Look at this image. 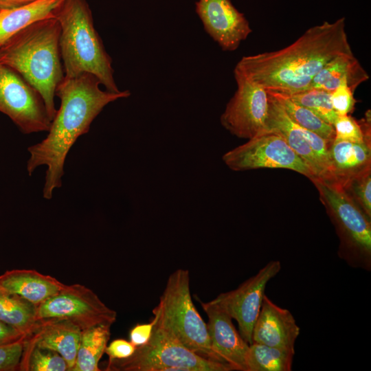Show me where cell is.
I'll return each instance as SVG.
<instances>
[{"instance_id":"1","label":"cell","mask_w":371,"mask_h":371,"mask_svg":"<svg viewBox=\"0 0 371 371\" xmlns=\"http://www.w3.org/2000/svg\"><path fill=\"white\" fill-rule=\"evenodd\" d=\"M99 79L90 73L64 77L55 95L60 105L51 122L47 136L27 148L26 168L30 176L40 166H46L43 197L52 198L61 187L67 156L81 135L89 132L95 118L108 104L131 95L128 90L111 92L100 89Z\"/></svg>"},{"instance_id":"2","label":"cell","mask_w":371,"mask_h":371,"mask_svg":"<svg viewBox=\"0 0 371 371\" xmlns=\"http://www.w3.org/2000/svg\"><path fill=\"white\" fill-rule=\"evenodd\" d=\"M350 53L341 17L311 27L282 49L243 56L234 71L268 91L293 93L308 89L329 60Z\"/></svg>"},{"instance_id":"3","label":"cell","mask_w":371,"mask_h":371,"mask_svg":"<svg viewBox=\"0 0 371 371\" xmlns=\"http://www.w3.org/2000/svg\"><path fill=\"white\" fill-rule=\"evenodd\" d=\"M60 27L54 17L35 21L0 47V62L19 73L42 96L51 120L57 86L65 77Z\"/></svg>"},{"instance_id":"4","label":"cell","mask_w":371,"mask_h":371,"mask_svg":"<svg viewBox=\"0 0 371 371\" xmlns=\"http://www.w3.org/2000/svg\"><path fill=\"white\" fill-rule=\"evenodd\" d=\"M60 27V47L65 76L95 75L106 90L120 92L113 77L112 58L94 27L87 0H61L54 10Z\"/></svg>"},{"instance_id":"5","label":"cell","mask_w":371,"mask_h":371,"mask_svg":"<svg viewBox=\"0 0 371 371\" xmlns=\"http://www.w3.org/2000/svg\"><path fill=\"white\" fill-rule=\"evenodd\" d=\"M153 313L155 326L201 357L222 362L212 349L207 323L193 304L188 269H178L169 276Z\"/></svg>"},{"instance_id":"6","label":"cell","mask_w":371,"mask_h":371,"mask_svg":"<svg viewBox=\"0 0 371 371\" xmlns=\"http://www.w3.org/2000/svg\"><path fill=\"white\" fill-rule=\"evenodd\" d=\"M339 238L340 259L350 267L371 271V218L337 183L313 181Z\"/></svg>"},{"instance_id":"7","label":"cell","mask_w":371,"mask_h":371,"mask_svg":"<svg viewBox=\"0 0 371 371\" xmlns=\"http://www.w3.org/2000/svg\"><path fill=\"white\" fill-rule=\"evenodd\" d=\"M106 371H232L227 363L201 357L154 325L150 339L125 359L108 361Z\"/></svg>"},{"instance_id":"8","label":"cell","mask_w":371,"mask_h":371,"mask_svg":"<svg viewBox=\"0 0 371 371\" xmlns=\"http://www.w3.org/2000/svg\"><path fill=\"white\" fill-rule=\"evenodd\" d=\"M224 163L234 171L259 168H284L304 175L311 181L317 177L279 134L266 131L246 143L227 152Z\"/></svg>"},{"instance_id":"9","label":"cell","mask_w":371,"mask_h":371,"mask_svg":"<svg viewBox=\"0 0 371 371\" xmlns=\"http://www.w3.org/2000/svg\"><path fill=\"white\" fill-rule=\"evenodd\" d=\"M36 318L67 319L82 331L99 325L111 326L117 313L91 289L74 284H65L60 292L36 306Z\"/></svg>"},{"instance_id":"10","label":"cell","mask_w":371,"mask_h":371,"mask_svg":"<svg viewBox=\"0 0 371 371\" xmlns=\"http://www.w3.org/2000/svg\"><path fill=\"white\" fill-rule=\"evenodd\" d=\"M0 112L23 134L47 132L52 122L40 93L19 73L1 62Z\"/></svg>"},{"instance_id":"11","label":"cell","mask_w":371,"mask_h":371,"mask_svg":"<svg viewBox=\"0 0 371 371\" xmlns=\"http://www.w3.org/2000/svg\"><path fill=\"white\" fill-rule=\"evenodd\" d=\"M237 89L226 105L222 126L239 138L249 139L267 131L269 95L262 87L234 71Z\"/></svg>"},{"instance_id":"12","label":"cell","mask_w":371,"mask_h":371,"mask_svg":"<svg viewBox=\"0 0 371 371\" xmlns=\"http://www.w3.org/2000/svg\"><path fill=\"white\" fill-rule=\"evenodd\" d=\"M280 270V262L271 260L236 289L221 293L211 300L237 322L240 335L249 344L252 343L253 328L261 308L266 286Z\"/></svg>"},{"instance_id":"13","label":"cell","mask_w":371,"mask_h":371,"mask_svg":"<svg viewBox=\"0 0 371 371\" xmlns=\"http://www.w3.org/2000/svg\"><path fill=\"white\" fill-rule=\"evenodd\" d=\"M195 5L205 31L224 51L236 50L252 32L230 0H197Z\"/></svg>"},{"instance_id":"14","label":"cell","mask_w":371,"mask_h":371,"mask_svg":"<svg viewBox=\"0 0 371 371\" xmlns=\"http://www.w3.org/2000/svg\"><path fill=\"white\" fill-rule=\"evenodd\" d=\"M201 305L208 318L207 327L213 352L234 370L247 371L249 344L236 329L232 317L211 301L201 302Z\"/></svg>"},{"instance_id":"15","label":"cell","mask_w":371,"mask_h":371,"mask_svg":"<svg viewBox=\"0 0 371 371\" xmlns=\"http://www.w3.org/2000/svg\"><path fill=\"white\" fill-rule=\"evenodd\" d=\"M300 333L293 314L264 295L252 331V342L276 347L295 354V343Z\"/></svg>"},{"instance_id":"16","label":"cell","mask_w":371,"mask_h":371,"mask_svg":"<svg viewBox=\"0 0 371 371\" xmlns=\"http://www.w3.org/2000/svg\"><path fill=\"white\" fill-rule=\"evenodd\" d=\"M269 95L267 128L282 136L289 146L302 159L317 177V180L329 183L324 168L315 155L311 144L315 133L295 123L280 104Z\"/></svg>"},{"instance_id":"17","label":"cell","mask_w":371,"mask_h":371,"mask_svg":"<svg viewBox=\"0 0 371 371\" xmlns=\"http://www.w3.org/2000/svg\"><path fill=\"white\" fill-rule=\"evenodd\" d=\"M81 334L82 330L67 319H41L34 333L26 337L25 341L58 352L66 361L69 371H72Z\"/></svg>"},{"instance_id":"18","label":"cell","mask_w":371,"mask_h":371,"mask_svg":"<svg viewBox=\"0 0 371 371\" xmlns=\"http://www.w3.org/2000/svg\"><path fill=\"white\" fill-rule=\"evenodd\" d=\"M65 286L55 278L34 269H12L0 276V289L18 295L35 306L60 292Z\"/></svg>"},{"instance_id":"19","label":"cell","mask_w":371,"mask_h":371,"mask_svg":"<svg viewBox=\"0 0 371 371\" xmlns=\"http://www.w3.org/2000/svg\"><path fill=\"white\" fill-rule=\"evenodd\" d=\"M368 79V74L353 53L345 54L329 60L314 77L309 88L331 93L342 82H346L354 91Z\"/></svg>"},{"instance_id":"20","label":"cell","mask_w":371,"mask_h":371,"mask_svg":"<svg viewBox=\"0 0 371 371\" xmlns=\"http://www.w3.org/2000/svg\"><path fill=\"white\" fill-rule=\"evenodd\" d=\"M337 184L371 169V142L335 140L330 147Z\"/></svg>"},{"instance_id":"21","label":"cell","mask_w":371,"mask_h":371,"mask_svg":"<svg viewBox=\"0 0 371 371\" xmlns=\"http://www.w3.org/2000/svg\"><path fill=\"white\" fill-rule=\"evenodd\" d=\"M61 0H38L21 7L0 10V47L30 24L54 17V10Z\"/></svg>"},{"instance_id":"22","label":"cell","mask_w":371,"mask_h":371,"mask_svg":"<svg viewBox=\"0 0 371 371\" xmlns=\"http://www.w3.org/2000/svg\"><path fill=\"white\" fill-rule=\"evenodd\" d=\"M0 320L14 327L27 336L39 324L36 306L18 295L0 289Z\"/></svg>"},{"instance_id":"23","label":"cell","mask_w":371,"mask_h":371,"mask_svg":"<svg viewBox=\"0 0 371 371\" xmlns=\"http://www.w3.org/2000/svg\"><path fill=\"white\" fill-rule=\"evenodd\" d=\"M110 326L99 325L82 331L72 371H100L98 364L110 338Z\"/></svg>"},{"instance_id":"24","label":"cell","mask_w":371,"mask_h":371,"mask_svg":"<svg viewBox=\"0 0 371 371\" xmlns=\"http://www.w3.org/2000/svg\"><path fill=\"white\" fill-rule=\"evenodd\" d=\"M267 91L270 95L278 100L288 116L295 123L330 142L334 141L335 134L331 124L323 120L308 108L295 102L284 93Z\"/></svg>"},{"instance_id":"25","label":"cell","mask_w":371,"mask_h":371,"mask_svg":"<svg viewBox=\"0 0 371 371\" xmlns=\"http://www.w3.org/2000/svg\"><path fill=\"white\" fill-rule=\"evenodd\" d=\"M294 354L265 344H249L246 363L247 371H291Z\"/></svg>"},{"instance_id":"26","label":"cell","mask_w":371,"mask_h":371,"mask_svg":"<svg viewBox=\"0 0 371 371\" xmlns=\"http://www.w3.org/2000/svg\"><path fill=\"white\" fill-rule=\"evenodd\" d=\"M19 370L69 371V368L65 359L58 352L25 341Z\"/></svg>"},{"instance_id":"27","label":"cell","mask_w":371,"mask_h":371,"mask_svg":"<svg viewBox=\"0 0 371 371\" xmlns=\"http://www.w3.org/2000/svg\"><path fill=\"white\" fill-rule=\"evenodd\" d=\"M284 94L295 102L308 108L332 126L338 117L333 107L330 92L309 88L293 93Z\"/></svg>"},{"instance_id":"28","label":"cell","mask_w":371,"mask_h":371,"mask_svg":"<svg viewBox=\"0 0 371 371\" xmlns=\"http://www.w3.org/2000/svg\"><path fill=\"white\" fill-rule=\"evenodd\" d=\"M335 140H344L355 143L370 142V113L360 122L348 115H338L333 124Z\"/></svg>"},{"instance_id":"29","label":"cell","mask_w":371,"mask_h":371,"mask_svg":"<svg viewBox=\"0 0 371 371\" xmlns=\"http://www.w3.org/2000/svg\"><path fill=\"white\" fill-rule=\"evenodd\" d=\"M339 186L371 218V169L344 181Z\"/></svg>"},{"instance_id":"30","label":"cell","mask_w":371,"mask_h":371,"mask_svg":"<svg viewBox=\"0 0 371 371\" xmlns=\"http://www.w3.org/2000/svg\"><path fill=\"white\" fill-rule=\"evenodd\" d=\"M26 337L16 342L0 346V371L19 370Z\"/></svg>"},{"instance_id":"31","label":"cell","mask_w":371,"mask_h":371,"mask_svg":"<svg viewBox=\"0 0 371 371\" xmlns=\"http://www.w3.org/2000/svg\"><path fill=\"white\" fill-rule=\"evenodd\" d=\"M353 93L346 82H342L330 93L332 105L338 115H348L353 111L357 102Z\"/></svg>"},{"instance_id":"32","label":"cell","mask_w":371,"mask_h":371,"mask_svg":"<svg viewBox=\"0 0 371 371\" xmlns=\"http://www.w3.org/2000/svg\"><path fill=\"white\" fill-rule=\"evenodd\" d=\"M136 346L130 341L117 339L107 345L105 353L109 356V361L122 359L131 356Z\"/></svg>"},{"instance_id":"33","label":"cell","mask_w":371,"mask_h":371,"mask_svg":"<svg viewBox=\"0 0 371 371\" xmlns=\"http://www.w3.org/2000/svg\"><path fill=\"white\" fill-rule=\"evenodd\" d=\"M154 324L153 319L150 323L135 326L130 331V341L136 347L147 343L152 335Z\"/></svg>"},{"instance_id":"34","label":"cell","mask_w":371,"mask_h":371,"mask_svg":"<svg viewBox=\"0 0 371 371\" xmlns=\"http://www.w3.org/2000/svg\"><path fill=\"white\" fill-rule=\"evenodd\" d=\"M26 336L14 327L0 320V346L16 342Z\"/></svg>"},{"instance_id":"35","label":"cell","mask_w":371,"mask_h":371,"mask_svg":"<svg viewBox=\"0 0 371 371\" xmlns=\"http://www.w3.org/2000/svg\"><path fill=\"white\" fill-rule=\"evenodd\" d=\"M36 1L38 0H0V10L18 8Z\"/></svg>"}]
</instances>
